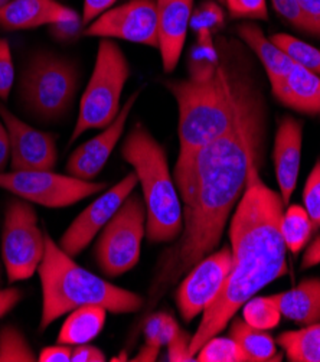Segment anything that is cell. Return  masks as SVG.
Here are the masks:
<instances>
[{
    "label": "cell",
    "mask_w": 320,
    "mask_h": 362,
    "mask_svg": "<svg viewBox=\"0 0 320 362\" xmlns=\"http://www.w3.org/2000/svg\"><path fill=\"white\" fill-rule=\"evenodd\" d=\"M11 160V141L5 123L0 119V172H5Z\"/></svg>",
    "instance_id": "b9f144b4"
},
{
    "label": "cell",
    "mask_w": 320,
    "mask_h": 362,
    "mask_svg": "<svg viewBox=\"0 0 320 362\" xmlns=\"http://www.w3.org/2000/svg\"><path fill=\"white\" fill-rule=\"evenodd\" d=\"M320 263V235H317L312 243L310 245L307 247L306 250V255L303 257V269H307V267H312V266H316Z\"/></svg>",
    "instance_id": "ee69618b"
},
{
    "label": "cell",
    "mask_w": 320,
    "mask_h": 362,
    "mask_svg": "<svg viewBox=\"0 0 320 362\" xmlns=\"http://www.w3.org/2000/svg\"><path fill=\"white\" fill-rule=\"evenodd\" d=\"M0 283H2V264H0Z\"/></svg>",
    "instance_id": "bcb514c9"
},
{
    "label": "cell",
    "mask_w": 320,
    "mask_h": 362,
    "mask_svg": "<svg viewBox=\"0 0 320 362\" xmlns=\"http://www.w3.org/2000/svg\"><path fill=\"white\" fill-rule=\"evenodd\" d=\"M303 146V122L284 116L277 127L273 160L274 172L278 184V194L283 204L288 205L296 189L297 176L302 162Z\"/></svg>",
    "instance_id": "e0dca14e"
},
{
    "label": "cell",
    "mask_w": 320,
    "mask_h": 362,
    "mask_svg": "<svg viewBox=\"0 0 320 362\" xmlns=\"http://www.w3.org/2000/svg\"><path fill=\"white\" fill-rule=\"evenodd\" d=\"M230 337L245 351L253 362L281 361V355L277 352L275 341L267 331L257 329L245 320L235 319L231 323Z\"/></svg>",
    "instance_id": "603a6c76"
},
{
    "label": "cell",
    "mask_w": 320,
    "mask_h": 362,
    "mask_svg": "<svg viewBox=\"0 0 320 362\" xmlns=\"http://www.w3.org/2000/svg\"><path fill=\"white\" fill-rule=\"evenodd\" d=\"M275 344L292 362H320V322L299 331L283 332Z\"/></svg>",
    "instance_id": "cb8c5ba5"
},
{
    "label": "cell",
    "mask_w": 320,
    "mask_h": 362,
    "mask_svg": "<svg viewBox=\"0 0 320 362\" xmlns=\"http://www.w3.org/2000/svg\"><path fill=\"white\" fill-rule=\"evenodd\" d=\"M284 206L280 194L263 182L259 166H254L230 224V274L217 299L202 313L191 339V355L195 356L208 339L223 332L259 291L288 273V247L281 234Z\"/></svg>",
    "instance_id": "7a4b0ae2"
},
{
    "label": "cell",
    "mask_w": 320,
    "mask_h": 362,
    "mask_svg": "<svg viewBox=\"0 0 320 362\" xmlns=\"http://www.w3.org/2000/svg\"><path fill=\"white\" fill-rule=\"evenodd\" d=\"M253 105L254 101L227 134L198 149L179 152L173 180L182 204V233L163 255L152 287L156 298L221 243L251 169L259 166V119Z\"/></svg>",
    "instance_id": "6da1fadb"
},
{
    "label": "cell",
    "mask_w": 320,
    "mask_h": 362,
    "mask_svg": "<svg viewBox=\"0 0 320 362\" xmlns=\"http://www.w3.org/2000/svg\"><path fill=\"white\" fill-rule=\"evenodd\" d=\"M199 362H253L245 351L230 337L208 339L195 355Z\"/></svg>",
    "instance_id": "4316f807"
},
{
    "label": "cell",
    "mask_w": 320,
    "mask_h": 362,
    "mask_svg": "<svg viewBox=\"0 0 320 362\" xmlns=\"http://www.w3.org/2000/svg\"><path fill=\"white\" fill-rule=\"evenodd\" d=\"M83 33L159 48L156 0H129L114 6L95 18Z\"/></svg>",
    "instance_id": "8fae6325"
},
{
    "label": "cell",
    "mask_w": 320,
    "mask_h": 362,
    "mask_svg": "<svg viewBox=\"0 0 320 362\" xmlns=\"http://www.w3.org/2000/svg\"><path fill=\"white\" fill-rule=\"evenodd\" d=\"M137 184L138 179L134 170L127 173L119 184L94 199L76 216V220L71 223L59 238L58 245L71 257L76 259L80 256V252H83L91 244L105 224L113 218V215L126 201V198L134 191Z\"/></svg>",
    "instance_id": "4fadbf2b"
},
{
    "label": "cell",
    "mask_w": 320,
    "mask_h": 362,
    "mask_svg": "<svg viewBox=\"0 0 320 362\" xmlns=\"http://www.w3.org/2000/svg\"><path fill=\"white\" fill-rule=\"evenodd\" d=\"M83 22L81 19L80 21H74V22H65V23H57V25H52V32L55 35L57 40H62V41H66L69 40L71 36H74L78 29H81Z\"/></svg>",
    "instance_id": "7bdbcfd3"
},
{
    "label": "cell",
    "mask_w": 320,
    "mask_h": 362,
    "mask_svg": "<svg viewBox=\"0 0 320 362\" xmlns=\"http://www.w3.org/2000/svg\"><path fill=\"white\" fill-rule=\"evenodd\" d=\"M281 316L303 325L320 322V277H307L288 292L273 295Z\"/></svg>",
    "instance_id": "ffe728a7"
},
{
    "label": "cell",
    "mask_w": 320,
    "mask_h": 362,
    "mask_svg": "<svg viewBox=\"0 0 320 362\" xmlns=\"http://www.w3.org/2000/svg\"><path fill=\"white\" fill-rule=\"evenodd\" d=\"M224 4L232 19H268L267 0H225Z\"/></svg>",
    "instance_id": "d6a6232c"
},
{
    "label": "cell",
    "mask_w": 320,
    "mask_h": 362,
    "mask_svg": "<svg viewBox=\"0 0 320 362\" xmlns=\"http://www.w3.org/2000/svg\"><path fill=\"white\" fill-rule=\"evenodd\" d=\"M117 0H84L81 21L84 26H88L95 18H98L105 11L112 9Z\"/></svg>",
    "instance_id": "74e56055"
},
{
    "label": "cell",
    "mask_w": 320,
    "mask_h": 362,
    "mask_svg": "<svg viewBox=\"0 0 320 362\" xmlns=\"http://www.w3.org/2000/svg\"><path fill=\"white\" fill-rule=\"evenodd\" d=\"M80 69L71 59L52 54H35L20 77L19 97L25 110L38 122L62 119L74 104Z\"/></svg>",
    "instance_id": "8992f818"
},
{
    "label": "cell",
    "mask_w": 320,
    "mask_h": 362,
    "mask_svg": "<svg viewBox=\"0 0 320 362\" xmlns=\"http://www.w3.org/2000/svg\"><path fill=\"white\" fill-rule=\"evenodd\" d=\"M129 77L130 64L122 48L112 40H101L69 143L88 130H102L113 123L122 110V94Z\"/></svg>",
    "instance_id": "52a82bcc"
},
{
    "label": "cell",
    "mask_w": 320,
    "mask_h": 362,
    "mask_svg": "<svg viewBox=\"0 0 320 362\" xmlns=\"http://www.w3.org/2000/svg\"><path fill=\"white\" fill-rule=\"evenodd\" d=\"M191 339L192 337H189L188 332L182 329L177 332V335L167 344V359L176 361V362L196 361V358L189 352Z\"/></svg>",
    "instance_id": "d590c367"
},
{
    "label": "cell",
    "mask_w": 320,
    "mask_h": 362,
    "mask_svg": "<svg viewBox=\"0 0 320 362\" xmlns=\"http://www.w3.org/2000/svg\"><path fill=\"white\" fill-rule=\"evenodd\" d=\"M158 40L162 66L172 72L179 64L191 28L194 0H156Z\"/></svg>",
    "instance_id": "2e32d148"
},
{
    "label": "cell",
    "mask_w": 320,
    "mask_h": 362,
    "mask_svg": "<svg viewBox=\"0 0 320 362\" xmlns=\"http://www.w3.org/2000/svg\"><path fill=\"white\" fill-rule=\"evenodd\" d=\"M275 13L292 28L309 35V25L297 5V0H271Z\"/></svg>",
    "instance_id": "e575fe53"
},
{
    "label": "cell",
    "mask_w": 320,
    "mask_h": 362,
    "mask_svg": "<svg viewBox=\"0 0 320 362\" xmlns=\"http://www.w3.org/2000/svg\"><path fill=\"white\" fill-rule=\"evenodd\" d=\"M165 86L179 112V152L198 149L227 134L251 104L241 83L223 65L217 48L194 47L189 77Z\"/></svg>",
    "instance_id": "3957f363"
},
{
    "label": "cell",
    "mask_w": 320,
    "mask_h": 362,
    "mask_svg": "<svg viewBox=\"0 0 320 362\" xmlns=\"http://www.w3.org/2000/svg\"><path fill=\"white\" fill-rule=\"evenodd\" d=\"M105 355L101 349H98L94 345L83 344L76 345L73 349V355H71V362H104Z\"/></svg>",
    "instance_id": "f35d334b"
},
{
    "label": "cell",
    "mask_w": 320,
    "mask_h": 362,
    "mask_svg": "<svg viewBox=\"0 0 320 362\" xmlns=\"http://www.w3.org/2000/svg\"><path fill=\"white\" fill-rule=\"evenodd\" d=\"M217 2H220V4H224V2H225V0H217Z\"/></svg>",
    "instance_id": "7dc6e473"
},
{
    "label": "cell",
    "mask_w": 320,
    "mask_h": 362,
    "mask_svg": "<svg viewBox=\"0 0 320 362\" xmlns=\"http://www.w3.org/2000/svg\"><path fill=\"white\" fill-rule=\"evenodd\" d=\"M0 119L11 141L12 170H52L58 160L55 136L35 129L0 103Z\"/></svg>",
    "instance_id": "5bb4252c"
},
{
    "label": "cell",
    "mask_w": 320,
    "mask_h": 362,
    "mask_svg": "<svg viewBox=\"0 0 320 362\" xmlns=\"http://www.w3.org/2000/svg\"><path fill=\"white\" fill-rule=\"evenodd\" d=\"M239 38L251 48L264 66L271 88H274L293 66V61L284 54L270 38L264 35L263 29L253 22H242L237 26Z\"/></svg>",
    "instance_id": "44dd1931"
},
{
    "label": "cell",
    "mask_w": 320,
    "mask_h": 362,
    "mask_svg": "<svg viewBox=\"0 0 320 362\" xmlns=\"http://www.w3.org/2000/svg\"><path fill=\"white\" fill-rule=\"evenodd\" d=\"M224 25V11L220 2L215 0H203V2L194 9L191 18L192 30L209 29L211 32Z\"/></svg>",
    "instance_id": "4dcf8cb0"
},
{
    "label": "cell",
    "mask_w": 320,
    "mask_h": 362,
    "mask_svg": "<svg viewBox=\"0 0 320 362\" xmlns=\"http://www.w3.org/2000/svg\"><path fill=\"white\" fill-rule=\"evenodd\" d=\"M303 204L310 220L320 228V162H317L307 176L303 189Z\"/></svg>",
    "instance_id": "1f68e13d"
},
{
    "label": "cell",
    "mask_w": 320,
    "mask_h": 362,
    "mask_svg": "<svg viewBox=\"0 0 320 362\" xmlns=\"http://www.w3.org/2000/svg\"><path fill=\"white\" fill-rule=\"evenodd\" d=\"M105 184L52 170L0 172V189L47 208H65L101 192Z\"/></svg>",
    "instance_id": "30bf717a"
},
{
    "label": "cell",
    "mask_w": 320,
    "mask_h": 362,
    "mask_svg": "<svg viewBox=\"0 0 320 362\" xmlns=\"http://www.w3.org/2000/svg\"><path fill=\"white\" fill-rule=\"evenodd\" d=\"M45 255V234L30 202L12 199L5 211L2 230V260L9 283L30 279Z\"/></svg>",
    "instance_id": "9c48e42d"
},
{
    "label": "cell",
    "mask_w": 320,
    "mask_h": 362,
    "mask_svg": "<svg viewBox=\"0 0 320 362\" xmlns=\"http://www.w3.org/2000/svg\"><path fill=\"white\" fill-rule=\"evenodd\" d=\"M35 355L25 335L12 325L0 328V362H35Z\"/></svg>",
    "instance_id": "83f0119b"
},
{
    "label": "cell",
    "mask_w": 320,
    "mask_h": 362,
    "mask_svg": "<svg viewBox=\"0 0 320 362\" xmlns=\"http://www.w3.org/2000/svg\"><path fill=\"white\" fill-rule=\"evenodd\" d=\"M138 95L140 90L134 91L122 105V110L110 126L102 129L100 134L87 140L73 152L65 165L68 175L84 180H94L100 175L126 130L129 116Z\"/></svg>",
    "instance_id": "9a60e30c"
},
{
    "label": "cell",
    "mask_w": 320,
    "mask_h": 362,
    "mask_svg": "<svg viewBox=\"0 0 320 362\" xmlns=\"http://www.w3.org/2000/svg\"><path fill=\"white\" fill-rule=\"evenodd\" d=\"M271 93L284 107L300 115L320 117V76L316 72L293 64Z\"/></svg>",
    "instance_id": "d6986e66"
},
{
    "label": "cell",
    "mask_w": 320,
    "mask_h": 362,
    "mask_svg": "<svg viewBox=\"0 0 320 362\" xmlns=\"http://www.w3.org/2000/svg\"><path fill=\"white\" fill-rule=\"evenodd\" d=\"M122 158L133 168L146 205V238L170 243L182 233V204L162 144L141 123L122 144Z\"/></svg>",
    "instance_id": "5b68a950"
},
{
    "label": "cell",
    "mask_w": 320,
    "mask_h": 362,
    "mask_svg": "<svg viewBox=\"0 0 320 362\" xmlns=\"http://www.w3.org/2000/svg\"><path fill=\"white\" fill-rule=\"evenodd\" d=\"M42 287L40 329L84 305H100L110 313H134L145 300L137 293L85 270L45 233V255L38 269Z\"/></svg>",
    "instance_id": "277c9868"
},
{
    "label": "cell",
    "mask_w": 320,
    "mask_h": 362,
    "mask_svg": "<svg viewBox=\"0 0 320 362\" xmlns=\"http://www.w3.org/2000/svg\"><path fill=\"white\" fill-rule=\"evenodd\" d=\"M107 312L109 310L100 305H84L69 312L61 327L58 344L69 346L90 344L101 334Z\"/></svg>",
    "instance_id": "7402d4cb"
},
{
    "label": "cell",
    "mask_w": 320,
    "mask_h": 362,
    "mask_svg": "<svg viewBox=\"0 0 320 362\" xmlns=\"http://www.w3.org/2000/svg\"><path fill=\"white\" fill-rule=\"evenodd\" d=\"M159 352H160V349L149 346V345L145 344V346L140 349V352L133 358V361H137V362H153V361L158 359Z\"/></svg>",
    "instance_id": "f6af8a7d"
},
{
    "label": "cell",
    "mask_w": 320,
    "mask_h": 362,
    "mask_svg": "<svg viewBox=\"0 0 320 362\" xmlns=\"http://www.w3.org/2000/svg\"><path fill=\"white\" fill-rule=\"evenodd\" d=\"M80 19L74 9L57 0H9L0 5V28L6 30L37 29Z\"/></svg>",
    "instance_id": "ac0fdd59"
},
{
    "label": "cell",
    "mask_w": 320,
    "mask_h": 362,
    "mask_svg": "<svg viewBox=\"0 0 320 362\" xmlns=\"http://www.w3.org/2000/svg\"><path fill=\"white\" fill-rule=\"evenodd\" d=\"M145 237L146 205L143 197L131 192L100 231L94 248L100 270L107 277H119L134 269Z\"/></svg>",
    "instance_id": "ba28073f"
},
{
    "label": "cell",
    "mask_w": 320,
    "mask_h": 362,
    "mask_svg": "<svg viewBox=\"0 0 320 362\" xmlns=\"http://www.w3.org/2000/svg\"><path fill=\"white\" fill-rule=\"evenodd\" d=\"M181 331L176 319L167 313H155L148 317L145 323V339L146 345L160 349L167 346V344Z\"/></svg>",
    "instance_id": "f546056e"
},
{
    "label": "cell",
    "mask_w": 320,
    "mask_h": 362,
    "mask_svg": "<svg viewBox=\"0 0 320 362\" xmlns=\"http://www.w3.org/2000/svg\"><path fill=\"white\" fill-rule=\"evenodd\" d=\"M242 308L244 320L257 329L270 331L280 323L281 313L271 296L251 298Z\"/></svg>",
    "instance_id": "f1b7e54d"
},
{
    "label": "cell",
    "mask_w": 320,
    "mask_h": 362,
    "mask_svg": "<svg viewBox=\"0 0 320 362\" xmlns=\"http://www.w3.org/2000/svg\"><path fill=\"white\" fill-rule=\"evenodd\" d=\"M15 83V65L6 40H0V100H8Z\"/></svg>",
    "instance_id": "836d02e7"
},
{
    "label": "cell",
    "mask_w": 320,
    "mask_h": 362,
    "mask_svg": "<svg viewBox=\"0 0 320 362\" xmlns=\"http://www.w3.org/2000/svg\"><path fill=\"white\" fill-rule=\"evenodd\" d=\"M23 293L19 287H8L0 288V319L6 316L11 310H13L19 302L22 300Z\"/></svg>",
    "instance_id": "ab89813d"
},
{
    "label": "cell",
    "mask_w": 320,
    "mask_h": 362,
    "mask_svg": "<svg viewBox=\"0 0 320 362\" xmlns=\"http://www.w3.org/2000/svg\"><path fill=\"white\" fill-rule=\"evenodd\" d=\"M71 355H73V349L69 345H54L47 346L41 351L38 355V361L41 362H71Z\"/></svg>",
    "instance_id": "60d3db41"
},
{
    "label": "cell",
    "mask_w": 320,
    "mask_h": 362,
    "mask_svg": "<svg viewBox=\"0 0 320 362\" xmlns=\"http://www.w3.org/2000/svg\"><path fill=\"white\" fill-rule=\"evenodd\" d=\"M314 227L304 206L290 205L284 211L281 220V234L288 250L293 255H299L312 238Z\"/></svg>",
    "instance_id": "d4e9b609"
},
{
    "label": "cell",
    "mask_w": 320,
    "mask_h": 362,
    "mask_svg": "<svg viewBox=\"0 0 320 362\" xmlns=\"http://www.w3.org/2000/svg\"><path fill=\"white\" fill-rule=\"evenodd\" d=\"M270 40L295 64L320 76V51L317 48L288 33H274Z\"/></svg>",
    "instance_id": "484cf974"
},
{
    "label": "cell",
    "mask_w": 320,
    "mask_h": 362,
    "mask_svg": "<svg viewBox=\"0 0 320 362\" xmlns=\"http://www.w3.org/2000/svg\"><path fill=\"white\" fill-rule=\"evenodd\" d=\"M232 252L227 245L211 252L188 272L176 291V306L185 322L194 320L217 299L230 274Z\"/></svg>",
    "instance_id": "7c38bea8"
},
{
    "label": "cell",
    "mask_w": 320,
    "mask_h": 362,
    "mask_svg": "<svg viewBox=\"0 0 320 362\" xmlns=\"http://www.w3.org/2000/svg\"><path fill=\"white\" fill-rule=\"evenodd\" d=\"M297 5L309 25V35L320 40V0H297Z\"/></svg>",
    "instance_id": "8d00e7d4"
}]
</instances>
